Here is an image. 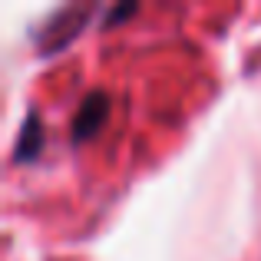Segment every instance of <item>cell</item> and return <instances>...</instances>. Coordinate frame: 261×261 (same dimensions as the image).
Listing matches in <instances>:
<instances>
[{
    "label": "cell",
    "mask_w": 261,
    "mask_h": 261,
    "mask_svg": "<svg viewBox=\"0 0 261 261\" xmlns=\"http://www.w3.org/2000/svg\"><path fill=\"white\" fill-rule=\"evenodd\" d=\"M93 13H96L93 4H83V7L73 4V7H63V10H57L53 17H46L43 27L37 30V37H33V43H37L40 57H50V53L63 50L66 43H73Z\"/></svg>",
    "instance_id": "6da1fadb"
},
{
    "label": "cell",
    "mask_w": 261,
    "mask_h": 261,
    "mask_svg": "<svg viewBox=\"0 0 261 261\" xmlns=\"http://www.w3.org/2000/svg\"><path fill=\"white\" fill-rule=\"evenodd\" d=\"M106 113H109V96L102 93V89H93V93L86 96L83 102H80L76 116H73V142H86L93 139L96 133H99V126L106 122Z\"/></svg>",
    "instance_id": "7a4b0ae2"
},
{
    "label": "cell",
    "mask_w": 261,
    "mask_h": 261,
    "mask_svg": "<svg viewBox=\"0 0 261 261\" xmlns=\"http://www.w3.org/2000/svg\"><path fill=\"white\" fill-rule=\"evenodd\" d=\"M40 149H43V122H40V113H27L17 136V149H13V162H33Z\"/></svg>",
    "instance_id": "3957f363"
},
{
    "label": "cell",
    "mask_w": 261,
    "mask_h": 261,
    "mask_svg": "<svg viewBox=\"0 0 261 261\" xmlns=\"http://www.w3.org/2000/svg\"><path fill=\"white\" fill-rule=\"evenodd\" d=\"M133 10H136V7H129V4H126V7H116V10H113V13H109V17H106V27H113V23H116V20H119V17H129V13H133Z\"/></svg>",
    "instance_id": "277c9868"
}]
</instances>
